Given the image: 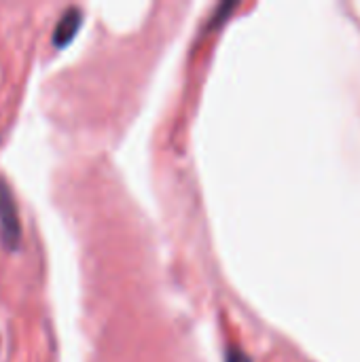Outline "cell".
Wrapping results in <instances>:
<instances>
[{
	"label": "cell",
	"instance_id": "1",
	"mask_svg": "<svg viewBox=\"0 0 360 362\" xmlns=\"http://www.w3.org/2000/svg\"><path fill=\"white\" fill-rule=\"evenodd\" d=\"M19 218H17V210L13 204V195L6 187V182L0 178V240L4 244L6 250L17 248L19 242Z\"/></svg>",
	"mask_w": 360,
	"mask_h": 362
},
{
	"label": "cell",
	"instance_id": "2",
	"mask_svg": "<svg viewBox=\"0 0 360 362\" xmlns=\"http://www.w3.org/2000/svg\"><path fill=\"white\" fill-rule=\"evenodd\" d=\"M81 21H83V11L79 6H70L62 13V17L57 19L55 28H53V45L55 47H66L76 30L81 28Z\"/></svg>",
	"mask_w": 360,
	"mask_h": 362
},
{
	"label": "cell",
	"instance_id": "3",
	"mask_svg": "<svg viewBox=\"0 0 360 362\" xmlns=\"http://www.w3.org/2000/svg\"><path fill=\"white\" fill-rule=\"evenodd\" d=\"M227 362H250V358H248V354H244L242 350H229Z\"/></svg>",
	"mask_w": 360,
	"mask_h": 362
}]
</instances>
